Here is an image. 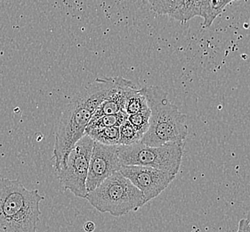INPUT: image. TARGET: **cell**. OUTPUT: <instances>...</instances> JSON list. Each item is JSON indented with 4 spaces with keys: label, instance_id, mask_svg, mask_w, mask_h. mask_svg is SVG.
<instances>
[{
    "label": "cell",
    "instance_id": "6da1fadb",
    "mask_svg": "<svg viewBox=\"0 0 250 232\" xmlns=\"http://www.w3.org/2000/svg\"><path fill=\"white\" fill-rule=\"evenodd\" d=\"M115 82L116 77L96 79L77 93L67 105L55 131L53 151L55 172L65 165L70 152L85 135L95 110L110 95Z\"/></svg>",
    "mask_w": 250,
    "mask_h": 232
},
{
    "label": "cell",
    "instance_id": "7a4b0ae2",
    "mask_svg": "<svg viewBox=\"0 0 250 232\" xmlns=\"http://www.w3.org/2000/svg\"><path fill=\"white\" fill-rule=\"evenodd\" d=\"M43 200L38 189H27L20 181L0 179V229L5 232H37Z\"/></svg>",
    "mask_w": 250,
    "mask_h": 232
},
{
    "label": "cell",
    "instance_id": "3957f363",
    "mask_svg": "<svg viewBox=\"0 0 250 232\" xmlns=\"http://www.w3.org/2000/svg\"><path fill=\"white\" fill-rule=\"evenodd\" d=\"M150 110V125L141 139L147 146L185 142L188 136L187 117L169 100L167 93L159 87L141 89Z\"/></svg>",
    "mask_w": 250,
    "mask_h": 232
},
{
    "label": "cell",
    "instance_id": "277c9868",
    "mask_svg": "<svg viewBox=\"0 0 250 232\" xmlns=\"http://www.w3.org/2000/svg\"><path fill=\"white\" fill-rule=\"evenodd\" d=\"M85 199L97 211L115 217L137 211L146 204L143 193L120 172L113 173L88 192Z\"/></svg>",
    "mask_w": 250,
    "mask_h": 232
},
{
    "label": "cell",
    "instance_id": "5b68a950",
    "mask_svg": "<svg viewBox=\"0 0 250 232\" xmlns=\"http://www.w3.org/2000/svg\"><path fill=\"white\" fill-rule=\"evenodd\" d=\"M185 146V142H171L159 146L138 142L130 146H118V156L121 165L151 167L177 175Z\"/></svg>",
    "mask_w": 250,
    "mask_h": 232
},
{
    "label": "cell",
    "instance_id": "8992f818",
    "mask_svg": "<svg viewBox=\"0 0 250 232\" xmlns=\"http://www.w3.org/2000/svg\"><path fill=\"white\" fill-rule=\"evenodd\" d=\"M94 140L85 134L76 143L67 157L65 165L55 172L65 190H70L75 197L85 198L88 194L86 179L88 174Z\"/></svg>",
    "mask_w": 250,
    "mask_h": 232
},
{
    "label": "cell",
    "instance_id": "52a82bcc",
    "mask_svg": "<svg viewBox=\"0 0 250 232\" xmlns=\"http://www.w3.org/2000/svg\"><path fill=\"white\" fill-rule=\"evenodd\" d=\"M120 172L143 193L146 203L159 197L176 177L171 172L139 165H121Z\"/></svg>",
    "mask_w": 250,
    "mask_h": 232
},
{
    "label": "cell",
    "instance_id": "ba28073f",
    "mask_svg": "<svg viewBox=\"0 0 250 232\" xmlns=\"http://www.w3.org/2000/svg\"><path fill=\"white\" fill-rule=\"evenodd\" d=\"M120 167L118 146H106L94 141L86 179L87 191H93L107 178L120 172Z\"/></svg>",
    "mask_w": 250,
    "mask_h": 232
},
{
    "label": "cell",
    "instance_id": "9c48e42d",
    "mask_svg": "<svg viewBox=\"0 0 250 232\" xmlns=\"http://www.w3.org/2000/svg\"><path fill=\"white\" fill-rule=\"evenodd\" d=\"M135 87L132 81L125 80L122 77H116L115 85L110 91V95L95 110L90 121H95L106 115H114L124 111L126 97L129 91Z\"/></svg>",
    "mask_w": 250,
    "mask_h": 232
},
{
    "label": "cell",
    "instance_id": "30bf717a",
    "mask_svg": "<svg viewBox=\"0 0 250 232\" xmlns=\"http://www.w3.org/2000/svg\"><path fill=\"white\" fill-rule=\"evenodd\" d=\"M95 142L106 146H120V127L93 129L86 133Z\"/></svg>",
    "mask_w": 250,
    "mask_h": 232
},
{
    "label": "cell",
    "instance_id": "8fae6325",
    "mask_svg": "<svg viewBox=\"0 0 250 232\" xmlns=\"http://www.w3.org/2000/svg\"><path fill=\"white\" fill-rule=\"evenodd\" d=\"M149 106L147 103V99L141 90H137L136 88H133L126 97L125 100L124 111L127 116L134 115L140 112L149 110Z\"/></svg>",
    "mask_w": 250,
    "mask_h": 232
},
{
    "label": "cell",
    "instance_id": "7c38bea8",
    "mask_svg": "<svg viewBox=\"0 0 250 232\" xmlns=\"http://www.w3.org/2000/svg\"><path fill=\"white\" fill-rule=\"evenodd\" d=\"M127 115L125 111H121L114 115H106L89 122L86 128L85 134L93 129L106 128V127H120L123 122L127 120Z\"/></svg>",
    "mask_w": 250,
    "mask_h": 232
},
{
    "label": "cell",
    "instance_id": "4fadbf2b",
    "mask_svg": "<svg viewBox=\"0 0 250 232\" xmlns=\"http://www.w3.org/2000/svg\"><path fill=\"white\" fill-rule=\"evenodd\" d=\"M143 136L129 121L123 122L120 126V146H130L141 141Z\"/></svg>",
    "mask_w": 250,
    "mask_h": 232
},
{
    "label": "cell",
    "instance_id": "5bb4252c",
    "mask_svg": "<svg viewBox=\"0 0 250 232\" xmlns=\"http://www.w3.org/2000/svg\"><path fill=\"white\" fill-rule=\"evenodd\" d=\"M150 110L149 109L134 115H129L127 116V121L140 132L142 136H144L150 125Z\"/></svg>",
    "mask_w": 250,
    "mask_h": 232
},
{
    "label": "cell",
    "instance_id": "9a60e30c",
    "mask_svg": "<svg viewBox=\"0 0 250 232\" xmlns=\"http://www.w3.org/2000/svg\"><path fill=\"white\" fill-rule=\"evenodd\" d=\"M175 0H147L151 9L158 15H167L170 16L174 11Z\"/></svg>",
    "mask_w": 250,
    "mask_h": 232
},
{
    "label": "cell",
    "instance_id": "2e32d148",
    "mask_svg": "<svg viewBox=\"0 0 250 232\" xmlns=\"http://www.w3.org/2000/svg\"><path fill=\"white\" fill-rule=\"evenodd\" d=\"M250 232V223L246 219L240 220L238 226V232Z\"/></svg>",
    "mask_w": 250,
    "mask_h": 232
},
{
    "label": "cell",
    "instance_id": "e0dca14e",
    "mask_svg": "<svg viewBox=\"0 0 250 232\" xmlns=\"http://www.w3.org/2000/svg\"><path fill=\"white\" fill-rule=\"evenodd\" d=\"M85 232H93L95 230V224L93 222H86L84 225Z\"/></svg>",
    "mask_w": 250,
    "mask_h": 232
},
{
    "label": "cell",
    "instance_id": "ac0fdd59",
    "mask_svg": "<svg viewBox=\"0 0 250 232\" xmlns=\"http://www.w3.org/2000/svg\"><path fill=\"white\" fill-rule=\"evenodd\" d=\"M246 220L248 221V222L250 223V208H249V211H248V214H247V218H246Z\"/></svg>",
    "mask_w": 250,
    "mask_h": 232
},
{
    "label": "cell",
    "instance_id": "d6986e66",
    "mask_svg": "<svg viewBox=\"0 0 250 232\" xmlns=\"http://www.w3.org/2000/svg\"><path fill=\"white\" fill-rule=\"evenodd\" d=\"M0 232H5V231H3V230H1V229H0Z\"/></svg>",
    "mask_w": 250,
    "mask_h": 232
},
{
    "label": "cell",
    "instance_id": "ffe728a7",
    "mask_svg": "<svg viewBox=\"0 0 250 232\" xmlns=\"http://www.w3.org/2000/svg\"><path fill=\"white\" fill-rule=\"evenodd\" d=\"M234 1H239V0H233V2H234Z\"/></svg>",
    "mask_w": 250,
    "mask_h": 232
}]
</instances>
